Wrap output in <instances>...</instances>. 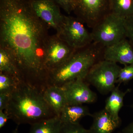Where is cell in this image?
<instances>
[{"instance_id":"5b68a950","label":"cell","mask_w":133,"mask_h":133,"mask_svg":"<svg viewBox=\"0 0 133 133\" xmlns=\"http://www.w3.org/2000/svg\"><path fill=\"white\" fill-rule=\"evenodd\" d=\"M121 67L116 63L102 59L90 69L85 81L103 95L111 92L115 87Z\"/></svg>"},{"instance_id":"9c48e42d","label":"cell","mask_w":133,"mask_h":133,"mask_svg":"<svg viewBox=\"0 0 133 133\" xmlns=\"http://www.w3.org/2000/svg\"><path fill=\"white\" fill-rule=\"evenodd\" d=\"M35 14L49 28L59 31L64 15L60 11V7L54 0H29Z\"/></svg>"},{"instance_id":"484cf974","label":"cell","mask_w":133,"mask_h":133,"mask_svg":"<svg viewBox=\"0 0 133 133\" xmlns=\"http://www.w3.org/2000/svg\"><path fill=\"white\" fill-rule=\"evenodd\" d=\"M122 133H133V122L129 124L122 130Z\"/></svg>"},{"instance_id":"f1b7e54d","label":"cell","mask_w":133,"mask_h":133,"mask_svg":"<svg viewBox=\"0 0 133 133\" xmlns=\"http://www.w3.org/2000/svg\"></svg>"},{"instance_id":"8992f818","label":"cell","mask_w":133,"mask_h":133,"mask_svg":"<svg viewBox=\"0 0 133 133\" xmlns=\"http://www.w3.org/2000/svg\"><path fill=\"white\" fill-rule=\"evenodd\" d=\"M85 25L76 17L64 15L62 26L56 34L72 48L81 49L93 42L91 32Z\"/></svg>"},{"instance_id":"2e32d148","label":"cell","mask_w":133,"mask_h":133,"mask_svg":"<svg viewBox=\"0 0 133 133\" xmlns=\"http://www.w3.org/2000/svg\"><path fill=\"white\" fill-rule=\"evenodd\" d=\"M62 125L60 116L56 115L32 124L29 133H60Z\"/></svg>"},{"instance_id":"ffe728a7","label":"cell","mask_w":133,"mask_h":133,"mask_svg":"<svg viewBox=\"0 0 133 133\" xmlns=\"http://www.w3.org/2000/svg\"><path fill=\"white\" fill-rule=\"evenodd\" d=\"M133 79V63L125 65L121 68L119 73L116 83L120 85L122 83H128Z\"/></svg>"},{"instance_id":"4fadbf2b","label":"cell","mask_w":133,"mask_h":133,"mask_svg":"<svg viewBox=\"0 0 133 133\" xmlns=\"http://www.w3.org/2000/svg\"><path fill=\"white\" fill-rule=\"evenodd\" d=\"M45 101L56 115L59 116L67 105L66 96L63 89L57 86H48L43 91Z\"/></svg>"},{"instance_id":"e0dca14e","label":"cell","mask_w":133,"mask_h":133,"mask_svg":"<svg viewBox=\"0 0 133 133\" xmlns=\"http://www.w3.org/2000/svg\"><path fill=\"white\" fill-rule=\"evenodd\" d=\"M0 72L9 74L21 81L20 73L14 58L8 51L1 46Z\"/></svg>"},{"instance_id":"4316f807","label":"cell","mask_w":133,"mask_h":133,"mask_svg":"<svg viewBox=\"0 0 133 133\" xmlns=\"http://www.w3.org/2000/svg\"><path fill=\"white\" fill-rule=\"evenodd\" d=\"M18 125H17V127L13 131V133H18Z\"/></svg>"},{"instance_id":"83f0119b","label":"cell","mask_w":133,"mask_h":133,"mask_svg":"<svg viewBox=\"0 0 133 133\" xmlns=\"http://www.w3.org/2000/svg\"><path fill=\"white\" fill-rule=\"evenodd\" d=\"M131 107H132V109H133V103L131 105Z\"/></svg>"},{"instance_id":"7c38bea8","label":"cell","mask_w":133,"mask_h":133,"mask_svg":"<svg viewBox=\"0 0 133 133\" xmlns=\"http://www.w3.org/2000/svg\"><path fill=\"white\" fill-rule=\"evenodd\" d=\"M90 133H112L120 126L121 121L115 120L104 108L92 114Z\"/></svg>"},{"instance_id":"8fae6325","label":"cell","mask_w":133,"mask_h":133,"mask_svg":"<svg viewBox=\"0 0 133 133\" xmlns=\"http://www.w3.org/2000/svg\"><path fill=\"white\" fill-rule=\"evenodd\" d=\"M103 59L124 65L133 63V45L126 38L110 46L105 47Z\"/></svg>"},{"instance_id":"7402d4cb","label":"cell","mask_w":133,"mask_h":133,"mask_svg":"<svg viewBox=\"0 0 133 133\" xmlns=\"http://www.w3.org/2000/svg\"><path fill=\"white\" fill-rule=\"evenodd\" d=\"M54 1L68 15H70L72 12H73L74 9L73 0H54Z\"/></svg>"},{"instance_id":"52a82bcc","label":"cell","mask_w":133,"mask_h":133,"mask_svg":"<svg viewBox=\"0 0 133 133\" xmlns=\"http://www.w3.org/2000/svg\"><path fill=\"white\" fill-rule=\"evenodd\" d=\"M76 17L92 29L109 13L110 0H73Z\"/></svg>"},{"instance_id":"d6986e66","label":"cell","mask_w":133,"mask_h":133,"mask_svg":"<svg viewBox=\"0 0 133 133\" xmlns=\"http://www.w3.org/2000/svg\"><path fill=\"white\" fill-rule=\"evenodd\" d=\"M20 81L11 75L0 72V94L10 95Z\"/></svg>"},{"instance_id":"277c9868","label":"cell","mask_w":133,"mask_h":133,"mask_svg":"<svg viewBox=\"0 0 133 133\" xmlns=\"http://www.w3.org/2000/svg\"><path fill=\"white\" fill-rule=\"evenodd\" d=\"M93 42L104 47L112 45L127 38L124 19L109 13L91 31Z\"/></svg>"},{"instance_id":"cb8c5ba5","label":"cell","mask_w":133,"mask_h":133,"mask_svg":"<svg viewBox=\"0 0 133 133\" xmlns=\"http://www.w3.org/2000/svg\"><path fill=\"white\" fill-rule=\"evenodd\" d=\"M10 95L7 94H0V110L5 111L8 104Z\"/></svg>"},{"instance_id":"9a60e30c","label":"cell","mask_w":133,"mask_h":133,"mask_svg":"<svg viewBox=\"0 0 133 133\" xmlns=\"http://www.w3.org/2000/svg\"><path fill=\"white\" fill-rule=\"evenodd\" d=\"M89 108L83 105H66L62 111L60 118L63 123L78 124L87 116H92Z\"/></svg>"},{"instance_id":"5bb4252c","label":"cell","mask_w":133,"mask_h":133,"mask_svg":"<svg viewBox=\"0 0 133 133\" xmlns=\"http://www.w3.org/2000/svg\"><path fill=\"white\" fill-rule=\"evenodd\" d=\"M119 85L115 87L111 92L106 100L104 108L114 119L118 121H121L119 114L124 105V97L131 91V89H128L123 91L119 88Z\"/></svg>"},{"instance_id":"603a6c76","label":"cell","mask_w":133,"mask_h":133,"mask_svg":"<svg viewBox=\"0 0 133 133\" xmlns=\"http://www.w3.org/2000/svg\"><path fill=\"white\" fill-rule=\"evenodd\" d=\"M126 36L133 45V16L124 19Z\"/></svg>"},{"instance_id":"ba28073f","label":"cell","mask_w":133,"mask_h":133,"mask_svg":"<svg viewBox=\"0 0 133 133\" xmlns=\"http://www.w3.org/2000/svg\"><path fill=\"white\" fill-rule=\"evenodd\" d=\"M76 50L56 34L50 36L45 49L44 61V67L48 74L50 71L64 63Z\"/></svg>"},{"instance_id":"30bf717a","label":"cell","mask_w":133,"mask_h":133,"mask_svg":"<svg viewBox=\"0 0 133 133\" xmlns=\"http://www.w3.org/2000/svg\"><path fill=\"white\" fill-rule=\"evenodd\" d=\"M66 96L67 105H83L97 101V94L89 87L85 80L78 79L62 87Z\"/></svg>"},{"instance_id":"ac0fdd59","label":"cell","mask_w":133,"mask_h":133,"mask_svg":"<svg viewBox=\"0 0 133 133\" xmlns=\"http://www.w3.org/2000/svg\"><path fill=\"white\" fill-rule=\"evenodd\" d=\"M109 13L125 19L133 16V0H110Z\"/></svg>"},{"instance_id":"3957f363","label":"cell","mask_w":133,"mask_h":133,"mask_svg":"<svg viewBox=\"0 0 133 133\" xmlns=\"http://www.w3.org/2000/svg\"><path fill=\"white\" fill-rule=\"evenodd\" d=\"M105 48L93 42L85 47L76 49L64 63L49 72L48 85L62 87L78 79L85 80L91 67L103 59Z\"/></svg>"},{"instance_id":"44dd1931","label":"cell","mask_w":133,"mask_h":133,"mask_svg":"<svg viewBox=\"0 0 133 133\" xmlns=\"http://www.w3.org/2000/svg\"><path fill=\"white\" fill-rule=\"evenodd\" d=\"M60 133H90L89 129L84 128L79 123H63Z\"/></svg>"},{"instance_id":"7a4b0ae2","label":"cell","mask_w":133,"mask_h":133,"mask_svg":"<svg viewBox=\"0 0 133 133\" xmlns=\"http://www.w3.org/2000/svg\"><path fill=\"white\" fill-rule=\"evenodd\" d=\"M4 111L18 126L31 125L56 116L44 99L43 92L22 81L10 94Z\"/></svg>"},{"instance_id":"d4e9b609","label":"cell","mask_w":133,"mask_h":133,"mask_svg":"<svg viewBox=\"0 0 133 133\" xmlns=\"http://www.w3.org/2000/svg\"><path fill=\"white\" fill-rule=\"evenodd\" d=\"M9 119V116L5 111L0 110V128H3Z\"/></svg>"},{"instance_id":"6da1fadb","label":"cell","mask_w":133,"mask_h":133,"mask_svg":"<svg viewBox=\"0 0 133 133\" xmlns=\"http://www.w3.org/2000/svg\"><path fill=\"white\" fill-rule=\"evenodd\" d=\"M49 29L29 0H0V46L14 58L21 81L43 92L48 86L44 61Z\"/></svg>"}]
</instances>
